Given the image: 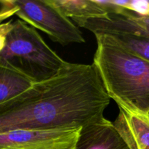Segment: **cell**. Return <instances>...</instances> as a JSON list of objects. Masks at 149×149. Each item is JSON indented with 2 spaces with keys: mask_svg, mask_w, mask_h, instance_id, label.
Wrapping results in <instances>:
<instances>
[{
  "mask_svg": "<svg viewBox=\"0 0 149 149\" xmlns=\"http://www.w3.org/2000/svg\"><path fill=\"white\" fill-rule=\"evenodd\" d=\"M110 101L94 64L65 61L55 75L33 82L0 111V132L79 129L105 118Z\"/></svg>",
  "mask_w": 149,
  "mask_h": 149,
  "instance_id": "cell-1",
  "label": "cell"
},
{
  "mask_svg": "<svg viewBox=\"0 0 149 149\" xmlns=\"http://www.w3.org/2000/svg\"><path fill=\"white\" fill-rule=\"evenodd\" d=\"M93 64L117 106L149 111V63L130 53L106 35L95 36Z\"/></svg>",
  "mask_w": 149,
  "mask_h": 149,
  "instance_id": "cell-2",
  "label": "cell"
},
{
  "mask_svg": "<svg viewBox=\"0 0 149 149\" xmlns=\"http://www.w3.org/2000/svg\"><path fill=\"white\" fill-rule=\"evenodd\" d=\"M0 62L12 65L38 82L55 75L65 61L49 47L34 28L17 19L11 20L0 50Z\"/></svg>",
  "mask_w": 149,
  "mask_h": 149,
  "instance_id": "cell-3",
  "label": "cell"
},
{
  "mask_svg": "<svg viewBox=\"0 0 149 149\" xmlns=\"http://www.w3.org/2000/svg\"><path fill=\"white\" fill-rule=\"evenodd\" d=\"M15 15L63 45L85 42L82 32L49 0H10Z\"/></svg>",
  "mask_w": 149,
  "mask_h": 149,
  "instance_id": "cell-4",
  "label": "cell"
},
{
  "mask_svg": "<svg viewBox=\"0 0 149 149\" xmlns=\"http://www.w3.org/2000/svg\"><path fill=\"white\" fill-rule=\"evenodd\" d=\"M81 130H15L0 132V149H74Z\"/></svg>",
  "mask_w": 149,
  "mask_h": 149,
  "instance_id": "cell-5",
  "label": "cell"
},
{
  "mask_svg": "<svg viewBox=\"0 0 149 149\" xmlns=\"http://www.w3.org/2000/svg\"><path fill=\"white\" fill-rule=\"evenodd\" d=\"M75 22L77 26L87 29L95 36L123 32L149 36V16L138 15L127 10L119 14H109L103 17Z\"/></svg>",
  "mask_w": 149,
  "mask_h": 149,
  "instance_id": "cell-6",
  "label": "cell"
},
{
  "mask_svg": "<svg viewBox=\"0 0 149 149\" xmlns=\"http://www.w3.org/2000/svg\"><path fill=\"white\" fill-rule=\"evenodd\" d=\"M115 128L130 149H149V113L118 106Z\"/></svg>",
  "mask_w": 149,
  "mask_h": 149,
  "instance_id": "cell-7",
  "label": "cell"
},
{
  "mask_svg": "<svg viewBox=\"0 0 149 149\" xmlns=\"http://www.w3.org/2000/svg\"><path fill=\"white\" fill-rule=\"evenodd\" d=\"M74 149H130L115 128L103 118L81 128Z\"/></svg>",
  "mask_w": 149,
  "mask_h": 149,
  "instance_id": "cell-8",
  "label": "cell"
},
{
  "mask_svg": "<svg viewBox=\"0 0 149 149\" xmlns=\"http://www.w3.org/2000/svg\"><path fill=\"white\" fill-rule=\"evenodd\" d=\"M33 83L30 78L15 68L0 62V111Z\"/></svg>",
  "mask_w": 149,
  "mask_h": 149,
  "instance_id": "cell-9",
  "label": "cell"
},
{
  "mask_svg": "<svg viewBox=\"0 0 149 149\" xmlns=\"http://www.w3.org/2000/svg\"><path fill=\"white\" fill-rule=\"evenodd\" d=\"M66 17L73 21L103 17L109 14L97 0H49Z\"/></svg>",
  "mask_w": 149,
  "mask_h": 149,
  "instance_id": "cell-10",
  "label": "cell"
},
{
  "mask_svg": "<svg viewBox=\"0 0 149 149\" xmlns=\"http://www.w3.org/2000/svg\"><path fill=\"white\" fill-rule=\"evenodd\" d=\"M114 43L135 56L149 63V36L123 32L106 33Z\"/></svg>",
  "mask_w": 149,
  "mask_h": 149,
  "instance_id": "cell-11",
  "label": "cell"
},
{
  "mask_svg": "<svg viewBox=\"0 0 149 149\" xmlns=\"http://www.w3.org/2000/svg\"><path fill=\"white\" fill-rule=\"evenodd\" d=\"M1 4L0 9V50L4 45L6 34L10 28L11 20L4 22L7 18L15 15L16 9L10 3V1H0Z\"/></svg>",
  "mask_w": 149,
  "mask_h": 149,
  "instance_id": "cell-12",
  "label": "cell"
},
{
  "mask_svg": "<svg viewBox=\"0 0 149 149\" xmlns=\"http://www.w3.org/2000/svg\"><path fill=\"white\" fill-rule=\"evenodd\" d=\"M123 8L141 16H149V0H127L123 1Z\"/></svg>",
  "mask_w": 149,
  "mask_h": 149,
  "instance_id": "cell-13",
  "label": "cell"
},
{
  "mask_svg": "<svg viewBox=\"0 0 149 149\" xmlns=\"http://www.w3.org/2000/svg\"><path fill=\"white\" fill-rule=\"evenodd\" d=\"M148 113H149V111H148Z\"/></svg>",
  "mask_w": 149,
  "mask_h": 149,
  "instance_id": "cell-14",
  "label": "cell"
}]
</instances>
